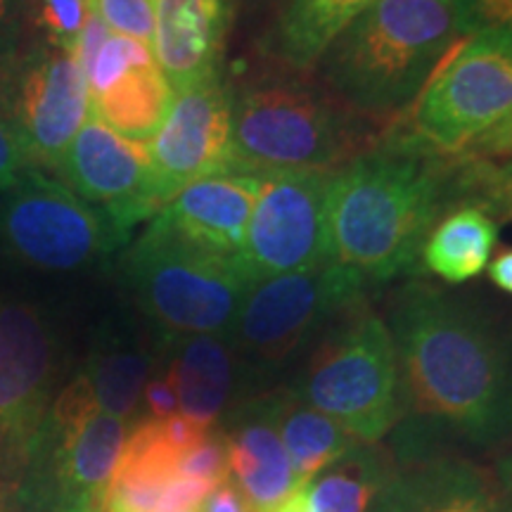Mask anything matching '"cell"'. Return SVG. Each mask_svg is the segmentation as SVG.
<instances>
[{
	"instance_id": "obj_26",
	"label": "cell",
	"mask_w": 512,
	"mask_h": 512,
	"mask_svg": "<svg viewBox=\"0 0 512 512\" xmlns=\"http://www.w3.org/2000/svg\"><path fill=\"white\" fill-rule=\"evenodd\" d=\"M150 375V356L117 335L100 339L79 377L102 413L128 422L136 415Z\"/></svg>"
},
{
	"instance_id": "obj_29",
	"label": "cell",
	"mask_w": 512,
	"mask_h": 512,
	"mask_svg": "<svg viewBox=\"0 0 512 512\" xmlns=\"http://www.w3.org/2000/svg\"><path fill=\"white\" fill-rule=\"evenodd\" d=\"M86 15V0H38V24L46 31L50 46L64 53H74Z\"/></svg>"
},
{
	"instance_id": "obj_9",
	"label": "cell",
	"mask_w": 512,
	"mask_h": 512,
	"mask_svg": "<svg viewBox=\"0 0 512 512\" xmlns=\"http://www.w3.org/2000/svg\"><path fill=\"white\" fill-rule=\"evenodd\" d=\"M128 238L105 209L31 166L0 204V247L43 271H79Z\"/></svg>"
},
{
	"instance_id": "obj_17",
	"label": "cell",
	"mask_w": 512,
	"mask_h": 512,
	"mask_svg": "<svg viewBox=\"0 0 512 512\" xmlns=\"http://www.w3.org/2000/svg\"><path fill=\"white\" fill-rule=\"evenodd\" d=\"M152 53L174 93L221 72L233 0H150Z\"/></svg>"
},
{
	"instance_id": "obj_36",
	"label": "cell",
	"mask_w": 512,
	"mask_h": 512,
	"mask_svg": "<svg viewBox=\"0 0 512 512\" xmlns=\"http://www.w3.org/2000/svg\"><path fill=\"white\" fill-rule=\"evenodd\" d=\"M197 512H252V508L242 498L238 486L230 482L228 477L209 491V496L204 498Z\"/></svg>"
},
{
	"instance_id": "obj_10",
	"label": "cell",
	"mask_w": 512,
	"mask_h": 512,
	"mask_svg": "<svg viewBox=\"0 0 512 512\" xmlns=\"http://www.w3.org/2000/svg\"><path fill=\"white\" fill-rule=\"evenodd\" d=\"M366 287L354 268L337 261L259 280L249 285L230 335L247 358L275 366L361 304Z\"/></svg>"
},
{
	"instance_id": "obj_16",
	"label": "cell",
	"mask_w": 512,
	"mask_h": 512,
	"mask_svg": "<svg viewBox=\"0 0 512 512\" xmlns=\"http://www.w3.org/2000/svg\"><path fill=\"white\" fill-rule=\"evenodd\" d=\"M259 174L230 171L190 183L152 219L202 252L238 261L259 200Z\"/></svg>"
},
{
	"instance_id": "obj_37",
	"label": "cell",
	"mask_w": 512,
	"mask_h": 512,
	"mask_svg": "<svg viewBox=\"0 0 512 512\" xmlns=\"http://www.w3.org/2000/svg\"><path fill=\"white\" fill-rule=\"evenodd\" d=\"M489 278L498 290H503L505 294H512V249H503L494 256L489 266Z\"/></svg>"
},
{
	"instance_id": "obj_31",
	"label": "cell",
	"mask_w": 512,
	"mask_h": 512,
	"mask_svg": "<svg viewBox=\"0 0 512 512\" xmlns=\"http://www.w3.org/2000/svg\"><path fill=\"white\" fill-rule=\"evenodd\" d=\"M463 36L477 31H512V0H456Z\"/></svg>"
},
{
	"instance_id": "obj_1",
	"label": "cell",
	"mask_w": 512,
	"mask_h": 512,
	"mask_svg": "<svg viewBox=\"0 0 512 512\" xmlns=\"http://www.w3.org/2000/svg\"><path fill=\"white\" fill-rule=\"evenodd\" d=\"M403 403L477 444L512 434V347L475 306L439 287H403L389 316Z\"/></svg>"
},
{
	"instance_id": "obj_2",
	"label": "cell",
	"mask_w": 512,
	"mask_h": 512,
	"mask_svg": "<svg viewBox=\"0 0 512 512\" xmlns=\"http://www.w3.org/2000/svg\"><path fill=\"white\" fill-rule=\"evenodd\" d=\"M458 159L382 136L335 171L330 185V259L366 283L413 273L432 228L456 209Z\"/></svg>"
},
{
	"instance_id": "obj_35",
	"label": "cell",
	"mask_w": 512,
	"mask_h": 512,
	"mask_svg": "<svg viewBox=\"0 0 512 512\" xmlns=\"http://www.w3.org/2000/svg\"><path fill=\"white\" fill-rule=\"evenodd\" d=\"M143 401L152 420H166L178 413V396L169 375H159L147 380L143 389Z\"/></svg>"
},
{
	"instance_id": "obj_27",
	"label": "cell",
	"mask_w": 512,
	"mask_h": 512,
	"mask_svg": "<svg viewBox=\"0 0 512 512\" xmlns=\"http://www.w3.org/2000/svg\"><path fill=\"white\" fill-rule=\"evenodd\" d=\"M456 204L484 209L494 221H512V159L505 162L458 159Z\"/></svg>"
},
{
	"instance_id": "obj_8",
	"label": "cell",
	"mask_w": 512,
	"mask_h": 512,
	"mask_svg": "<svg viewBox=\"0 0 512 512\" xmlns=\"http://www.w3.org/2000/svg\"><path fill=\"white\" fill-rule=\"evenodd\" d=\"M126 437L128 422L102 413L76 375L55 396L27 467L31 501L46 512H105Z\"/></svg>"
},
{
	"instance_id": "obj_30",
	"label": "cell",
	"mask_w": 512,
	"mask_h": 512,
	"mask_svg": "<svg viewBox=\"0 0 512 512\" xmlns=\"http://www.w3.org/2000/svg\"><path fill=\"white\" fill-rule=\"evenodd\" d=\"M176 475L197 477L211 484H221L223 479H228V446L223 432L211 430L200 444L185 451L178 458Z\"/></svg>"
},
{
	"instance_id": "obj_12",
	"label": "cell",
	"mask_w": 512,
	"mask_h": 512,
	"mask_svg": "<svg viewBox=\"0 0 512 512\" xmlns=\"http://www.w3.org/2000/svg\"><path fill=\"white\" fill-rule=\"evenodd\" d=\"M55 384V347L34 306L0 302V444L27 470L43 439Z\"/></svg>"
},
{
	"instance_id": "obj_20",
	"label": "cell",
	"mask_w": 512,
	"mask_h": 512,
	"mask_svg": "<svg viewBox=\"0 0 512 512\" xmlns=\"http://www.w3.org/2000/svg\"><path fill=\"white\" fill-rule=\"evenodd\" d=\"M375 0H287L261 41V53L292 72L318 67L337 36Z\"/></svg>"
},
{
	"instance_id": "obj_34",
	"label": "cell",
	"mask_w": 512,
	"mask_h": 512,
	"mask_svg": "<svg viewBox=\"0 0 512 512\" xmlns=\"http://www.w3.org/2000/svg\"><path fill=\"white\" fill-rule=\"evenodd\" d=\"M467 162H505L512 159V112L503 121L484 133L477 143L470 145V150L463 157Z\"/></svg>"
},
{
	"instance_id": "obj_3",
	"label": "cell",
	"mask_w": 512,
	"mask_h": 512,
	"mask_svg": "<svg viewBox=\"0 0 512 512\" xmlns=\"http://www.w3.org/2000/svg\"><path fill=\"white\" fill-rule=\"evenodd\" d=\"M460 38L456 0H375L325 50L318 69L344 105L392 124Z\"/></svg>"
},
{
	"instance_id": "obj_4",
	"label": "cell",
	"mask_w": 512,
	"mask_h": 512,
	"mask_svg": "<svg viewBox=\"0 0 512 512\" xmlns=\"http://www.w3.org/2000/svg\"><path fill=\"white\" fill-rule=\"evenodd\" d=\"M368 121L297 74L230 88L233 171H337L382 140L370 133Z\"/></svg>"
},
{
	"instance_id": "obj_19",
	"label": "cell",
	"mask_w": 512,
	"mask_h": 512,
	"mask_svg": "<svg viewBox=\"0 0 512 512\" xmlns=\"http://www.w3.org/2000/svg\"><path fill=\"white\" fill-rule=\"evenodd\" d=\"M169 380L178 396V413L202 427H214L235 387V354L226 337H176Z\"/></svg>"
},
{
	"instance_id": "obj_13",
	"label": "cell",
	"mask_w": 512,
	"mask_h": 512,
	"mask_svg": "<svg viewBox=\"0 0 512 512\" xmlns=\"http://www.w3.org/2000/svg\"><path fill=\"white\" fill-rule=\"evenodd\" d=\"M147 150L159 209L190 183L233 171L230 88L221 72L176 93Z\"/></svg>"
},
{
	"instance_id": "obj_24",
	"label": "cell",
	"mask_w": 512,
	"mask_h": 512,
	"mask_svg": "<svg viewBox=\"0 0 512 512\" xmlns=\"http://www.w3.org/2000/svg\"><path fill=\"white\" fill-rule=\"evenodd\" d=\"M273 408L275 425L290 456L299 489L361 446V441L351 437L339 422L311 408L299 396H273Z\"/></svg>"
},
{
	"instance_id": "obj_25",
	"label": "cell",
	"mask_w": 512,
	"mask_h": 512,
	"mask_svg": "<svg viewBox=\"0 0 512 512\" xmlns=\"http://www.w3.org/2000/svg\"><path fill=\"white\" fill-rule=\"evenodd\" d=\"M384 486L380 458L356 446L347 458L302 486L278 512H370L377 508Z\"/></svg>"
},
{
	"instance_id": "obj_23",
	"label": "cell",
	"mask_w": 512,
	"mask_h": 512,
	"mask_svg": "<svg viewBox=\"0 0 512 512\" xmlns=\"http://www.w3.org/2000/svg\"><path fill=\"white\" fill-rule=\"evenodd\" d=\"M498 242V223L484 209L463 204L451 209L420 252V264L448 285H463L489 266Z\"/></svg>"
},
{
	"instance_id": "obj_5",
	"label": "cell",
	"mask_w": 512,
	"mask_h": 512,
	"mask_svg": "<svg viewBox=\"0 0 512 512\" xmlns=\"http://www.w3.org/2000/svg\"><path fill=\"white\" fill-rule=\"evenodd\" d=\"M512 112V31H477L453 43L430 81L384 136L458 159Z\"/></svg>"
},
{
	"instance_id": "obj_11",
	"label": "cell",
	"mask_w": 512,
	"mask_h": 512,
	"mask_svg": "<svg viewBox=\"0 0 512 512\" xmlns=\"http://www.w3.org/2000/svg\"><path fill=\"white\" fill-rule=\"evenodd\" d=\"M335 171L259 174L261 190L238 264L249 283L306 271L330 259V185Z\"/></svg>"
},
{
	"instance_id": "obj_18",
	"label": "cell",
	"mask_w": 512,
	"mask_h": 512,
	"mask_svg": "<svg viewBox=\"0 0 512 512\" xmlns=\"http://www.w3.org/2000/svg\"><path fill=\"white\" fill-rule=\"evenodd\" d=\"M228 446V477L252 512H278L299 491L278 425L273 396L254 401L223 432Z\"/></svg>"
},
{
	"instance_id": "obj_21",
	"label": "cell",
	"mask_w": 512,
	"mask_h": 512,
	"mask_svg": "<svg viewBox=\"0 0 512 512\" xmlns=\"http://www.w3.org/2000/svg\"><path fill=\"white\" fill-rule=\"evenodd\" d=\"M377 512H508L477 467L441 460L384 486Z\"/></svg>"
},
{
	"instance_id": "obj_39",
	"label": "cell",
	"mask_w": 512,
	"mask_h": 512,
	"mask_svg": "<svg viewBox=\"0 0 512 512\" xmlns=\"http://www.w3.org/2000/svg\"><path fill=\"white\" fill-rule=\"evenodd\" d=\"M8 8H10V0H0V22H3L5 15H8Z\"/></svg>"
},
{
	"instance_id": "obj_28",
	"label": "cell",
	"mask_w": 512,
	"mask_h": 512,
	"mask_svg": "<svg viewBox=\"0 0 512 512\" xmlns=\"http://www.w3.org/2000/svg\"><path fill=\"white\" fill-rule=\"evenodd\" d=\"M86 3L114 34L136 38L143 46L152 48L155 15L150 0H86Z\"/></svg>"
},
{
	"instance_id": "obj_40",
	"label": "cell",
	"mask_w": 512,
	"mask_h": 512,
	"mask_svg": "<svg viewBox=\"0 0 512 512\" xmlns=\"http://www.w3.org/2000/svg\"><path fill=\"white\" fill-rule=\"evenodd\" d=\"M185 512H197V510H185Z\"/></svg>"
},
{
	"instance_id": "obj_15",
	"label": "cell",
	"mask_w": 512,
	"mask_h": 512,
	"mask_svg": "<svg viewBox=\"0 0 512 512\" xmlns=\"http://www.w3.org/2000/svg\"><path fill=\"white\" fill-rule=\"evenodd\" d=\"M8 117L27 162L57 166L86 119L91 95L83 69L72 53L41 50L22 64Z\"/></svg>"
},
{
	"instance_id": "obj_32",
	"label": "cell",
	"mask_w": 512,
	"mask_h": 512,
	"mask_svg": "<svg viewBox=\"0 0 512 512\" xmlns=\"http://www.w3.org/2000/svg\"><path fill=\"white\" fill-rule=\"evenodd\" d=\"M27 169V157L19 145L15 126H12L5 107H0V192L15 188Z\"/></svg>"
},
{
	"instance_id": "obj_6",
	"label": "cell",
	"mask_w": 512,
	"mask_h": 512,
	"mask_svg": "<svg viewBox=\"0 0 512 512\" xmlns=\"http://www.w3.org/2000/svg\"><path fill=\"white\" fill-rule=\"evenodd\" d=\"M361 444H375L403 415L399 356L392 330L363 304L351 306L325 332L297 392Z\"/></svg>"
},
{
	"instance_id": "obj_33",
	"label": "cell",
	"mask_w": 512,
	"mask_h": 512,
	"mask_svg": "<svg viewBox=\"0 0 512 512\" xmlns=\"http://www.w3.org/2000/svg\"><path fill=\"white\" fill-rule=\"evenodd\" d=\"M216 484L204 482L197 477H183L176 475L169 484L164 486L162 503H159V512H185V510H200L204 498Z\"/></svg>"
},
{
	"instance_id": "obj_7",
	"label": "cell",
	"mask_w": 512,
	"mask_h": 512,
	"mask_svg": "<svg viewBox=\"0 0 512 512\" xmlns=\"http://www.w3.org/2000/svg\"><path fill=\"white\" fill-rule=\"evenodd\" d=\"M121 275L145 316L171 337H228L252 285L238 261L178 240L155 219L121 256Z\"/></svg>"
},
{
	"instance_id": "obj_22",
	"label": "cell",
	"mask_w": 512,
	"mask_h": 512,
	"mask_svg": "<svg viewBox=\"0 0 512 512\" xmlns=\"http://www.w3.org/2000/svg\"><path fill=\"white\" fill-rule=\"evenodd\" d=\"M174 98L155 55H147L91 95V114L119 136L147 143L164 124Z\"/></svg>"
},
{
	"instance_id": "obj_38",
	"label": "cell",
	"mask_w": 512,
	"mask_h": 512,
	"mask_svg": "<svg viewBox=\"0 0 512 512\" xmlns=\"http://www.w3.org/2000/svg\"><path fill=\"white\" fill-rule=\"evenodd\" d=\"M503 482H505V491H508L510 503H512V456L505 460V465H503Z\"/></svg>"
},
{
	"instance_id": "obj_14",
	"label": "cell",
	"mask_w": 512,
	"mask_h": 512,
	"mask_svg": "<svg viewBox=\"0 0 512 512\" xmlns=\"http://www.w3.org/2000/svg\"><path fill=\"white\" fill-rule=\"evenodd\" d=\"M57 169L81 200L105 209L128 235L138 221L159 211L147 143L119 136L93 114L64 150Z\"/></svg>"
}]
</instances>
